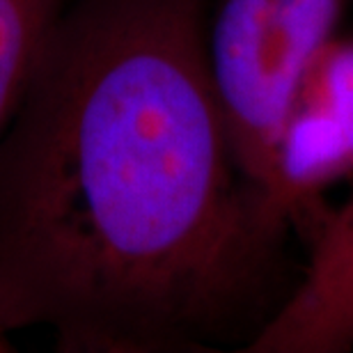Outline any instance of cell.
Instances as JSON below:
<instances>
[{"mask_svg": "<svg viewBox=\"0 0 353 353\" xmlns=\"http://www.w3.org/2000/svg\"><path fill=\"white\" fill-rule=\"evenodd\" d=\"M211 0H69L0 140V333L243 351L296 275L209 67Z\"/></svg>", "mask_w": 353, "mask_h": 353, "instance_id": "cell-1", "label": "cell"}, {"mask_svg": "<svg viewBox=\"0 0 353 353\" xmlns=\"http://www.w3.org/2000/svg\"><path fill=\"white\" fill-rule=\"evenodd\" d=\"M347 7L349 0H211V79L239 165L264 197L289 105Z\"/></svg>", "mask_w": 353, "mask_h": 353, "instance_id": "cell-2", "label": "cell"}, {"mask_svg": "<svg viewBox=\"0 0 353 353\" xmlns=\"http://www.w3.org/2000/svg\"><path fill=\"white\" fill-rule=\"evenodd\" d=\"M353 179V34L337 32L303 76L275 145L266 197L305 239L328 193Z\"/></svg>", "mask_w": 353, "mask_h": 353, "instance_id": "cell-3", "label": "cell"}, {"mask_svg": "<svg viewBox=\"0 0 353 353\" xmlns=\"http://www.w3.org/2000/svg\"><path fill=\"white\" fill-rule=\"evenodd\" d=\"M307 259L278 312L245 353H340L353 349V179L303 239Z\"/></svg>", "mask_w": 353, "mask_h": 353, "instance_id": "cell-4", "label": "cell"}, {"mask_svg": "<svg viewBox=\"0 0 353 353\" xmlns=\"http://www.w3.org/2000/svg\"><path fill=\"white\" fill-rule=\"evenodd\" d=\"M69 0H0V140L23 103Z\"/></svg>", "mask_w": 353, "mask_h": 353, "instance_id": "cell-5", "label": "cell"}, {"mask_svg": "<svg viewBox=\"0 0 353 353\" xmlns=\"http://www.w3.org/2000/svg\"><path fill=\"white\" fill-rule=\"evenodd\" d=\"M10 351H14L12 337L5 335V333H0V353H10Z\"/></svg>", "mask_w": 353, "mask_h": 353, "instance_id": "cell-6", "label": "cell"}]
</instances>
